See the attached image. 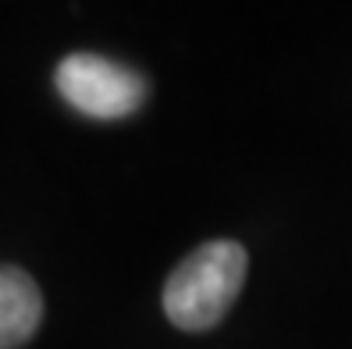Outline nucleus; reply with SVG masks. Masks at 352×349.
<instances>
[{"label":"nucleus","mask_w":352,"mask_h":349,"mask_svg":"<svg viewBox=\"0 0 352 349\" xmlns=\"http://www.w3.org/2000/svg\"><path fill=\"white\" fill-rule=\"evenodd\" d=\"M250 257L232 239H214L192 250L164 285V314L182 332L214 328L242 293Z\"/></svg>","instance_id":"nucleus-1"},{"label":"nucleus","mask_w":352,"mask_h":349,"mask_svg":"<svg viewBox=\"0 0 352 349\" xmlns=\"http://www.w3.org/2000/svg\"><path fill=\"white\" fill-rule=\"evenodd\" d=\"M54 86L78 114L96 121L129 118L146 100V78L100 54H68L54 72Z\"/></svg>","instance_id":"nucleus-2"},{"label":"nucleus","mask_w":352,"mask_h":349,"mask_svg":"<svg viewBox=\"0 0 352 349\" xmlns=\"http://www.w3.org/2000/svg\"><path fill=\"white\" fill-rule=\"evenodd\" d=\"M43 321V293L32 282L29 271L0 268V349H18L25 346Z\"/></svg>","instance_id":"nucleus-3"}]
</instances>
